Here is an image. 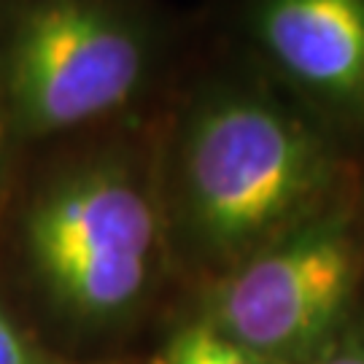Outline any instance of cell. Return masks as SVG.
I'll return each instance as SVG.
<instances>
[{
	"instance_id": "cell-5",
	"label": "cell",
	"mask_w": 364,
	"mask_h": 364,
	"mask_svg": "<svg viewBox=\"0 0 364 364\" xmlns=\"http://www.w3.org/2000/svg\"><path fill=\"white\" fill-rule=\"evenodd\" d=\"M257 36L302 90L340 108L364 105V0H259Z\"/></svg>"
},
{
	"instance_id": "cell-2",
	"label": "cell",
	"mask_w": 364,
	"mask_h": 364,
	"mask_svg": "<svg viewBox=\"0 0 364 364\" xmlns=\"http://www.w3.org/2000/svg\"><path fill=\"white\" fill-rule=\"evenodd\" d=\"M41 275L68 308L108 316L141 294L154 251L151 203L119 170H87L54 186L27 224Z\"/></svg>"
},
{
	"instance_id": "cell-6",
	"label": "cell",
	"mask_w": 364,
	"mask_h": 364,
	"mask_svg": "<svg viewBox=\"0 0 364 364\" xmlns=\"http://www.w3.org/2000/svg\"><path fill=\"white\" fill-rule=\"evenodd\" d=\"M162 364H267L210 324H192L170 340Z\"/></svg>"
},
{
	"instance_id": "cell-8",
	"label": "cell",
	"mask_w": 364,
	"mask_h": 364,
	"mask_svg": "<svg viewBox=\"0 0 364 364\" xmlns=\"http://www.w3.org/2000/svg\"><path fill=\"white\" fill-rule=\"evenodd\" d=\"M311 364H364V346L362 343H340L318 353Z\"/></svg>"
},
{
	"instance_id": "cell-4",
	"label": "cell",
	"mask_w": 364,
	"mask_h": 364,
	"mask_svg": "<svg viewBox=\"0 0 364 364\" xmlns=\"http://www.w3.org/2000/svg\"><path fill=\"white\" fill-rule=\"evenodd\" d=\"M353 281L351 237L338 224H316L230 275L213 297L210 326L264 362L302 356L329 335Z\"/></svg>"
},
{
	"instance_id": "cell-1",
	"label": "cell",
	"mask_w": 364,
	"mask_h": 364,
	"mask_svg": "<svg viewBox=\"0 0 364 364\" xmlns=\"http://www.w3.org/2000/svg\"><path fill=\"white\" fill-rule=\"evenodd\" d=\"M324 178L321 146L289 111L251 92L200 108L183 144V189L213 251H240L297 216Z\"/></svg>"
},
{
	"instance_id": "cell-3",
	"label": "cell",
	"mask_w": 364,
	"mask_h": 364,
	"mask_svg": "<svg viewBox=\"0 0 364 364\" xmlns=\"http://www.w3.org/2000/svg\"><path fill=\"white\" fill-rule=\"evenodd\" d=\"M138 33L97 0H46L9 49V92L30 130L54 132L114 111L144 76Z\"/></svg>"
},
{
	"instance_id": "cell-7",
	"label": "cell",
	"mask_w": 364,
	"mask_h": 364,
	"mask_svg": "<svg viewBox=\"0 0 364 364\" xmlns=\"http://www.w3.org/2000/svg\"><path fill=\"white\" fill-rule=\"evenodd\" d=\"M0 364H41L30 343L11 324V318L0 311Z\"/></svg>"
}]
</instances>
